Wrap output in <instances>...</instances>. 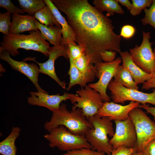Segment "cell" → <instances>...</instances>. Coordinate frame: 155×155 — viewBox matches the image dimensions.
I'll return each instance as SVG.
<instances>
[{
    "instance_id": "1",
    "label": "cell",
    "mask_w": 155,
    "mask_h": 155,
    "mask_svg": "<svg viewBox=\"0 0 155 155\" xmlns=\"http://www.w3.org/2000/svg\"><path fill=\"white\" fill-rule=\"evenodd\" d=\"M65 14L76 42L95 66L102 62L100 53L106 51L120 53L121 37L114 32L112 20L87 0H51Z\"/></svg>"
},
{
    "instance_id": "2",
    "label": "cell",
    "mask_w": 155,
    "mask_h": 155,
    "mask_svg": "<svg viewBox=\"0 0 155 155\" xmlns=\"http://www.w3.org/2000/svg\"><path fill=\"white\" fill-rule=\"evenodd\" d=\"M61 125L66 127L71 133L81 136H85L88 131L93 128L81 109L72 108L69 111L64 104H62L58 110L53 112L50 120L45 123L44 127L49 132Z\"/></svg>"
},
{
    "instance_id": "3",
    "label": "cell",
    "mask_w": 155,
    "mask_h": 155,
    "mask_svg": "<svg viewBox=\"0 0 155 155\" xmlns=\"http://www.w3.org/2000/svg\"><path fill=\"white\" fill-rule=\"evenodd\" d=\"M28 35L16 34L3 36V40L0 43V50H5L14 57L19 54L18 50L21 48L38 51L46 57H49V44L42 38L39 30L30 31Z\"/></svg>"
},
{
    "instance_id": "4",
    "label": "cell",
    "mask_w": 155,
    "mask_h": 155,
    "mask_svg": "<svg viewBox=\"0 0 155 155\" xmlns=\"http://www.w3.org/2000/svg\"><path fill=\"white\" fill-rule=\"evenodd\" d=\"M93 126L85 137L92 147V149L110 155L113 151L108 135L112 137L115 132L113 124L107 117H100L97 114L87 118Z\"/></svg>"
},
{
    "instance_id": "5",
    "label": "cell",
    "mask_w": 155,
    "mask_h": 155,
    "mask_svg": "<svg viewBox=\"0 0 155 155\" xmlns=\"http://www.w3.org/2000/svg\"><path fill=\"white\" fill-rule=\"evenodd\" d=\"M44 135L51 148L57 147L63 151H72L82 148L92 149L85 136L74 135L63 126L55 127Z\"/></svg>"
},
{
    "instance_id": "6",
    "label": "cell",
    "mask_w": 155,
    "mask_h": 155,
    "mask_svg": "<svg viewBox=\"0 0 155 155\" xmlns=\"http://www.w3.org/2000/svg\"><path fill=\"white\" fill-rule=\"evenodd\" d=\"M129 115L133 123L137 135L134 148L136 151L142 152L146 145L155 138V123L139 107L132 109Z\"/></svg>"
},
{
    "instance_id": "7",
    "label": "cell",
    "mask_w": 155,
    "mask_h": 155,
    "mask_svg": "<svg viewBox=\"0 0 155 155\" xmlns=\"http://www.w3.org/2000/svg\"><path fill=\"white\" fill-rule=\"evenodd\" d=\"M82 88L76 92V94H71L70 101L73 104L72 108L82 110L87 118L97 114L104 103L100 94L96 90L88 86Z\"/></svg>"
},
{
    "instance_id": "8",
    "label": "cell",
    "mask_w": 155,
    "mask_h": 155,
    "mask_svg": "<svg viewBox=\"0 0 155 155\" xmlns=\"http://www.w3.org/2000/svg\"><path fill=\"white\" fill-rule=\"evenodd\" d=\"M107 88L111 91L113 102L124 104L127 101L137 102L144 105L150 103L155 106V89L150 93H146L126 88L112 79Z\"/></svg>"
},
{
    "instance_id": "9",
    "label": "cell",
    "mask_w": 155,
    "mask_h": 155,
    "mask_svg": "<svg viewBox=\"0 0 155 155\" xmlns=\"http://www.w3.org/2000/svg\"><path fill=\"white\" fill-rule=\"evenodd\" d=\"M150 33L142 31L143 40L140 46L136 45L130 49L133 62L146 72L152 74L155 71V55L150 39Z\"/></svg>"
},
{
    "instance_id": "10",
    "label": "cell",
    "mask_w": 155,
    "mask_h": 155,
    "mask_svg": "<svg viewBox=\"0 0 155 155\" xmlns=\"http://www.w3.org/2000/svg\"><path fill=\"white\" fill-rule=\"evenodd\" d=\"M121 61V58L119 57L112 62H102L95 65L96 68V77L99 80L96 82L90 84L88 86L99 92L104 102L111 101V98L106 94V89Z\"/></svg>"
},
{
    "instance_id": "11",
    "label": "cell",
    "mask_w": 155,
    "mask_h": 155,
    "mask_svg": "<svg viewBox=\"0 0 155 155\" xmlns=\"http://www.w3.org/2000/svg\"><path fill=\"white\" fill-rule=\"evenodd\" d=\"M114 121L115 131L114 135L109 140L113 150L121 146L128 148H134L137 137L135 126L130 117L124 121Z\"/></svg>"
},
{
    "instance_id": "12",
    "label": "cell",
    "mask_w": 155,
    "mask_h": 155,
    "mask_svg": "<svg viewBox=\"0 0 155 155\" xmlns=\"http://www.w3.org/2000/svg\"><path fill=\"white\" fill-rule=\"evenodd\" d=\"M48 53V59L43 63H39L34 58H31L38 65L40 73L48 75L62 88L66 89V83L64 81H61L57 75L55 68V62L56 60L61 56L69 59L67 45H53L52 47H49Z\"/></svg>"
},
{
    "instance_id": "13",
    "label": "cell",
    "mask_w": 155,
    "mask_h": 155,
    "mask_svg": "<svg viewBox=\"0 0 155 155\" xmlns=\"http://www.w3.org/2000/svg\"><path fill=\"white\" fill-rule=\"evenodd\" d=\"M10 54L5 50H0V58L6 61L14 70L26 75L33 83L37 91L47 92L42 89L38 83L39 68L34 63H28L25 61L14 60L10 57Z\"/></svg>"
},
{
    "instance_id": "14",
    "label": "cell",
    "mask_w": 155,
    "mask_h": 155,
    "mask_svg": "<svg viewBox=\"0 0 155 155\" xmlns=\"http://www.w3.org/2000/svg\"><path fill=\"white\" fill-rule=\"evenodd\" d=\"M30 94V96L27 98L29 104L45 107L52 112L59 108L62 102L70 100L71 95V94L67 92L62 95L59 94L51 95L42 91L31 92Z\"/></svg>"
},
{
    "instance_id": "15",
    "label": "cell",
    "mask_w": 155,
    "mask_h": 155,
    "mask_svg": "<svg viewBox=\"0 0 155 155\" xmlns=\"http://www.w3.org/2000/svg\"><path fill=\"white\" fill-rule=\"evenodd\" d=\"M140 105L139 103L134 101H131L125 105L113 101L104 102L97 115L100 117H108L111 121H124L129 117V112L133 109L139 107Z\"/></svg>"
},
{
    "instance_id": "16",
    "label": "cell",
    "mask_w": 155,
    "mask_h": 155,
    "mask_svg": "<svg viewBox=\"0 0 155 155\" xmlns=\"http://www.w3.org/2000/svg\"><path fill=\"white\" fill-rule=\"evenodd\" d=\"M44 1L46 5L50 8L55 19L61 26L62 36L60 45H67L70 43L76 44L75 34L65 18L51 0Z\"/></svg>"
},
{
    "instance_id": "17",
    "label": "cell",
    "mask_w": 155,
    "mask_h": 155,
    "mask_svg": "<svg viewBox=\"0 0 155 155\" xmlns=\"http://www.w3.org/2000/svg\"><path fill=\"white\" fill-rule=\"evenodd\" d=\"M122 61V66L132 76L135 82L137 84H144L149 80L151 74L143 71L133 61L131 54L127 51L120 53Z\"/></svg>"
},
{
    "instance_id": "18",
    "label": "cell",
    "mask_w": 155,
    "mask_h": 155,
    "mask_svg": "<svg viewBox=\"0 0 155 155\" xmlns=\"http://www.w3.org/2000/svg\"><path fill=\"white\" fill-rule=\"evenodd\" d=\"M34 16L13 14L9 30L10 34H20L25 31L38 30L35 24Z\"/></svg>"
},
{
    "instance_id": "19",
    "label": "cell",
    "mask_w": 155,
    "mask_h": 155,
    "mask_svg": "<svg viewBox=\"0 0 155 155\" xmlns=\"http://www.w3.org/2000/svg\"><path fill=\"white\" fill-rule=\"evenodd\" d=\"M35 24L40 32L42 38L47 40L53 45H60L62 39L61 28L57 26H49L42 24L36 20Z\"/></svg>"
},
{
    "instance_id": "20",
    "label": "cell",
    "mask_w": 155,
    "mask_h": 155,
    "mask_svg": "<svg viewBox=\"0 0 155 155\" xmlns=\"http://www.w3.org/2000/svg\"><path fill=\"white\" fill-rule=\"evenodd\" d=\"M20 129L13 127L10 134L0 143V153L2 155H16L15 141L20 135Z\"/></svg>"
},
{
    "instance_id": "21",
    "label": "cell",
    "mask_w": 155,
    "mask_h": 155,
    "mask_svg": "<svg viewBox=\"0 0 155 155\" xmlns=\"http://www.w3.org/2000/svg\"><path fill=\"white\" fill-rule=\"evenodd\" d=\"M73 60L76 67L85 76L88 83L94 80L96 76V67L92 65L84 53L80 57Z\"/></svg>"
},
{
    "instance_id": "22",
    "label": "cell",
    "mask_w": 155,
    "mask_h": 155,
    "mask_svg": "<svg viewBox=\"0 0 155 155\" xmlns=\"http://www.w3.org/2000/svg\"><path fill=\"white\" fill-rule=\"evenodd\" d=\"M93 3L96 8L100 12H107V17L113 16L115 13L123 14L125 11L119 5L117 0H94Z\"/></svg>"
},
{
    "instance_id": "23",
    "label": "cell",
    "mask_w": 155,
    "mask_h": 155,
    "mask_svg": "<svg viewBox=\"0 0 155 155\" xmlns=\"http://www.w3.org/2000/svg\"><path fill=\"white\" fill-rule=\"evenodd\" d=\"M70 68L68 72L70 80L67 87L66 88L68 91L74 86L80 85L82 88L85 87L88 82L85 76L75 66L73 59L69 58Z\"/></svg>"
},
{
    "instance_id": "24",
    "label": "cell",
    "mask_w": 155,
    "mask_h": 155,
    "mask_svg": "<svg viewBox=\"0 0 155 155\" xmlns=\"http://www.w3.org/2000/svg\"><path fill=\"white\" fill-rule=\"evenodd\" d=\"M114 80L117 83L128 88L138 90L137 84L132 76L122 65L119 66L115 73Z\"/></svg>"
},
{
    "instance_id": "25",
    "label": "cell",
    "mask_w": 155,
    "mask_h": 155,
    "mask_svg": "<svg viewBox=\"0 0 155 155\" xmlns=\"http://www.w3.org/2000/svg\"><path fill=\"white\" fill-rule=\"evenodd\" d=\"M33 16L36 20L42 24L49 26L55 25L61 28L51 9L46 5L36 12Z\"/></svg>"
},
{
    "instance_id": "26",
    "label": "cell",
    "mask_w": 155,
    "mask_h": 155,
    "mask_svg": "<svg viewBox=\"0 0 155 155\" xmlns=\"http://www.w3.org/2000/svg\"><path fill=\"white\" fill-rule=\"evenodd\" d=\"M20 9L28 15L33 16L37 11L46 6L43 0H18Z\"/></svg>"
},
{
    "instance_id": "27",
    "label": "cell",
    "mask_w": 155,
    "mask_h": 155,
    "mask_svg": "<svg viewBox=\"0 0 155 155\" xmlns=\"http://www.w3.org/2000/svg\"><path fill=\"white\" fill-rule=\"evenodd\" d=\"M132 8L129 11L133 16H136L140 14L143 10L150 7L153 0H132Z\"/></svg>"
},
{
    "instance_id": "28",
    "label": "cell",
    "mask_w": 155,
    "mask_h": 155,
    "mask_svg": "<svg viewBox=\"0 0 155 155\" xmlns=\"http://www.w3.org/2000/svg\"><path fill=\"white\" fill-rule=\"evenodd\" d=\"M144 11L145 16L141 20L143 25L149 24L155 29V0H153L149 8L146 9Z\"/></svg>"
},
{
    "instance_id": "29",
    "label": "cell",
    "mask_w": 155,
    "mask_h": 155,
    "mask_svg": "<svg viewBox=\"0 0 155 155\" xmlns=\"http://www.w3.org/2000/svg\"><path fill=\"white\" fill-rule=\"evenodd\" d=\"M11 14L0 13V32L7 36L10 34L9 30L11 22Z\"/></svg>"
},
{
    "instance_id": "30",
    "label": "cell",
    "mask_w": 155,
    "mask_h": 155,
    "mask_svg": "<svg viewBox=\"0 0 155 155\" xmlns=\"http://www.w3.org/2000/svg\"><path fill=\"white\" fill-rule=\"evenodd\" d=\"M67 45L69 58L75 60L80 57L84 53V50L76 44L70 43Z\"/></svg>"
},
{
    "instance_id": "31",
    "label": "cell",
    "mask_w": 155,
    "mask_h": 155,
    "mask_svg": "<svg viewBox=\"0 0 155 155\" xmlns=\"http://www.w3.org/2000/svg\"><path fill=\"white\" fill-rule=\"evenodd\" d=\"M105 153L92 149L82 148L79 149L67 151L61 155H105Z\"/></svg>"
},
{
    "instance_id": "32",
    "label": "cell",
    "mask_w": 155,
    "mask_h": 155,
    "mask_svg": "<svg viewBox=\"0 0 155 155\" xmlns=\"http://www.w3.org/2000/svg\"><path fill=\"white\" fill-rule=\"evenodd\" d=\"M0 7L5 9L10 13L24 14L25 12L22 9L15 6L10 0H0Z\"/></svg>"
},
{
    "instance_id": "33",
    "label": "cell",
    "mask_w": 155,
    "mask_h": 155,
    "mask_svg": "<svg viewBox=\"0 0 155 155\" xmlns=\"http://www.w3.org/2000/svg\"><path fill=\"white\" fill-rule=\"evenodd\" d=\"M135 31V29L133 26L129 25H126L122 27L119 36L121 37L128 39L134 36Z\"/></svg>"
},
{
    "instance_id": "34",
    "label": "cell",
    "mask_w": 155,
    "mask_h": 155,
    "mask_svg": "<svg viewBox=\"0 0 155 155\" xmlns=\"http://www.w3.org/2000/svg\"><path fill=\"white\" fill-rule=\"evenodd\" d=\"M136 151V150L135 148H128L124 146H121L113 150L110 155H130Z\"/></svg>"
},
{
    "instance_id": "35",
    "label": "cell",
    "mask_w": 155,
    "mask_h": 155,
    "mask_svg": "<svg viewBox=\"0 0 155 155\" xmlns=\"http://www.w3.org/2000/svg\"><path fill=\"white\" fill-rule=\"evenodd\" d=\"M116 55L115 51H106L100 53L102 60L106 63H110L115 60Z\"/></svg>"
},
{
    "instance_id": "36",
    "label": "cell",
    "mask_w": 155,
    "mask_h": 155,
    "mask_svg": "<svg viewBox=\"0 0 155 155\" xmlns=\"http://www.w3.org/2000/svg\"><path fill=\"white\" fill-rule=\"evenodd\" d=\"M142 152L144 155H155V138L146 145Z\"/></svg>"
},
{
    "instance_id": "37",
    "label": "cell",
    "mask_w": 155,
    "mask_h": 155,
    "mask_svg": "<svg viewBox=\"0 0 155 155\" xmlns=\"http://www.w3.org/2000/svg\"><path fill=\"white\" fill-rule=\"evenodd\" d=\"M142 88L145 90L155 88V71L151 74L150 79L143 84Z\"/></svg>"
},
{
    "instance_id": "38",
    "label": "cell",
    "mask_w": 155,
    "mask_h": 155,
    "mask_svg": "<svg viewBox=\"0 0 155 155\" xmlns=\"http://www.w3.org/2000/svg\"><path fill=\"white\" fill-rule=\"evenodd\" d=\"M139 107L145 110L148 113L151 114L154 117L155 123V107H150L148 105H140Z\"/></svg>"
},
{
    "instance_id": "39",
    "label": "cell",
    "mask_w": 155,
    "mask_h": 155,
    "mask_svg": "<svg viewBox=\"0 0 155 155\" xmlns=\"http://www.w3.org/2000/svg\"><path fill=\"white\" fill-rule=\"evenodd\" d=\"M119 3L126 7L128 11H130L132 7V4L129 0H117Z\"/></svg>"
},
{
    "instance_id": "40",
    "label": "cell",
    "mask_w": 155,
    "mask_h": 155,
    "mask_svg": "<svg viewBox=\"0 0 155 155\" xmlns=\"http://www.w3.org/2000/svg\"><path fill=\"white\" fill-rule=\"evenodd\" d=\"M130 155H144L142 151V152H137L136 151Z\"/></svg>"
},
{
    "instance_id": "41",
    "label": "cell",
    "mask_w": 155,
    "mask_h": 155,
    "mask_svg": "<svg viewBox=\"0 0 155 155\" xmlns=\"http://www.w3.org/2000/svg\"><path fill=\"white\" fill-rule=\"evenodd\" d=\"M153 52H154V54L155 55V48L154 49V51H153Z\"/></svg>"
}]
</instances>
